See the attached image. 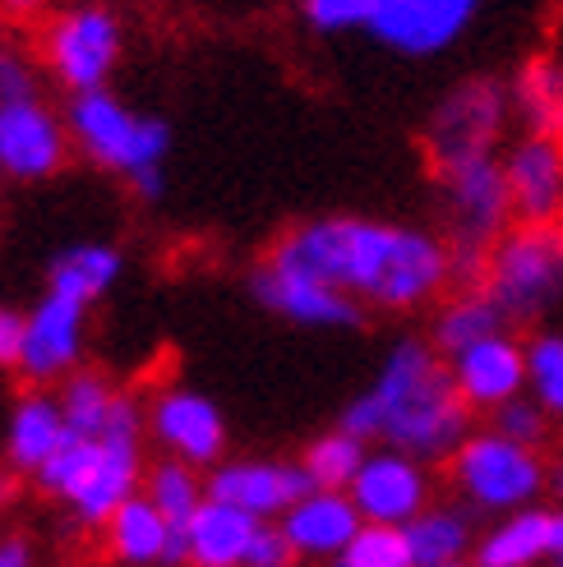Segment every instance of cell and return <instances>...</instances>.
<instances>
[{
  "label": "cell",
  "mask_w": 563,
  "mask_h": 567,
  "mask_svg": "<svg viewBox=\"0 0 563 567\" xmlns=\"http://www.w3.org/2000/svg\"><path fill=\"white\" fill-rule=\"evenodd\" d=\"M503 309L494 305V296L481 287V291H467L462 300H453L439 315V323H434V351H443L448 360H453L458 351H467V347H475V342H485V337H494V332H503Z\"/></svg>",
  "instance_id": "484cf974"
},
{
  "label": "cell",
  "mask_w": 563,
  "mask_h": 567,
  "mask_svg": "<svg viewBox=\"0 0 563 567\" xmlns=\"http://www.w3.org/2000/svg\"><path fill=\"white\" fill-rule=\"evenodd\" d=\"M14 494H19V471L6 462V466H0V507H6Z\"/></svg>",
  "instance_id": "60d3db41"
},
{
  "label": "cell",
  "mask_w": 563,
  "mask_h": 567,
  "mask_svg": "<svg viewBox=\"0 0 563 567\" xmlns=\"http://www.w3.org/2000/svg\"><path fill=\"white\" fill-rule=\"evenodd\" d=\"M448 466H453L458 494L481 513H518L550 489V462L541 457V447H526L499 430L467 434Z\"/></svg>",
  "instance_id": "3957f363"
},
{
  "label": "cell",
  "mask_w": 563,
  "mask_h": 567,
  "mask_svg": "<svg viewBox=\"0 0 563 567\" xmlns=\"http://www.w3.org/2000/svg\"><path fill=\"white\" fill-rule=\"evenodd\" d=\"M0 567H33L28 540H0Z\"/></svg>",
  "instance_id": "74e56055"
},
{
  "label": "cell",
  "mask_w": 563,
  "mask_h": 567,
  "mask_svg": "<svg viewBox=\"0 0 563 567\" xmlns=\"http://www.w3.org/2000/svg\"><path fill=\"white\" fill-rule=\"evenodd\" d=\"M351 503L360 522L375 526H407L411 517H420L430 507V471L411 452H370L360 462L356 480H351Z\"/></svg>",
  "instance_id": "30bf717a"
},
{
  "label": "cell",
  "mask_w": 563,
  "mask_h": 567,
  "mask_svg": "<svg viewBox=\"0 0 563 567\" xmlns=\"http://www.w3.org/2000/svg\"><path fill=\"white\" fill-rule=\"evenodd\" d=\"M309 489H315V480L305 475V466H291V462H227V466H213L208 475V498L232 503L259 522L282 517Z\"/></svg>",
  "instance_id": "4fadbf2b"
},
{
  "label": "cell",
  "mask_w": 563,
  "mask_h": 567,
  "mask_svg": "<svg viewBox=\"0 0 563 567\" xmlns=\"http://www.w3.org/2000/svg\"><path fill=\"white\" fill-rule=\"evenodd\" d=\"M70 424L61 411V396H47V392H28L19 396V406L10 411V430H6V462L19 475H38L51 452L65 443Z\"/></svg>",
  "instance_id": "44dd1931"
},
{
  "label": "cell",
  "mask_w": 563,
  "mask_h": 567,
  "mask_svg": "<svg viewBox=\"0 0 563 567\" xmlns=\"http://www.w3.org/2000/svg\"><path fill=\"white\" fill-rule=\"evenodd\" d=\"M277 526L287 530V540L300 558H337L365 522H360L347 489H309L305 498H296L287 513H282Z\"/></svg>",
  "instance_id": "ac0fdd59"
},
{
  "label": "cell",
  "mask_w": 563,
  "mask_h": 567,
  "mask_svg": "<svg viewBox=\"0 0 563 567\" xmlns=\"http://www.w3.org/2000/svg\"><path fill=\"white\" fill-rule=\"evenodd\" d=\"M116 396H121V392L111 388L102 374H89V370L70 374V379H65V388H61V411H65L70 434L102 439L111 411H116Z\"/></svg>",
  "instance_id": "f1b7e54d"
},
{
  "label": "cell",
  "mask_w": 563,
  "mask_h": 567,
  "mask_svg": "<svg viewBox=\"0 0 563 567\" xmlns=\"http://www.w3.org/2000/svg\"><path fill=\"white\" fill-rule=\"evenodd\" d=\"M332 567H416L411 563V545L402 526H375L365 522L351 545L332 558Z\"/></svg>",
  "instance_id": "1f68e13d"
},
{
  "label": "cell",
  "mask_w": 563,
  "mask_h": 567,
  "mask_svg": "<svg viewBox=\"0 0 563 567\" xmlns=\"http://www.w3.org/2000/svg\"><path fill=\"white\" fill-rule=\"evenodd\" d=\"M550 489H554V494L563 498V457H559V462L550 466Z\"/></svg>",
  "instance_id": "b9f144b4"
},
{
  "label": "cell",
  "mask_w": 563,
  "mask_h": 567,
  "mask_svg": "<svg viewBox=\"0 0 563 567\" xmlns=\"http://www.w3.org/2000/svg\"><path fill=\"white\" fill-rule=\"evenodd\" d=\"M106 558L125 567H166V545H172V522H166L149 494H134L121 503L111 522L102 526Z\"/></svg>",
  "instance_id": "7402d4cb"
},
{
  "label": "cell",
  "mask_w": 563,
  "mask_h": 567,
  "mask_svg": "<svg viewBox=\"0 0 563 567\" xmlns=\"http://www.w3.org/2000/svg\"><path fill=\"white\" fill-rule=\"evenodd\" d=\"M485 291L503 319H536L563 296V217L522 221L499 240L485 264Z\"/></svg>",
  "instance_id": "277c9868"
},
{
  "label": "cell",
  "mask_w": 563,
  "mask_h": 567,
  "mask_svg": "<svg viewBox=\"0 0 563 567\" xmlns=\"http://www.w3.org/2000/svg\"><path fill=\"white\" fill-rule=\"evenodd\" d=\"M365 457H370V452H365V439H356L347 430H332L305 447L300 466L309 480H315V489H351V480H356Z\"/></svg>",
  "instance_id": "f546056e"
},
{
  "label": "cell",
  "mask_w": 563,
  "mask_h": 567,
  "mask_svg": "<svg viewBox=\"0 0 563 567\" xmlns=\"http://www.w3.org/2000/svg\"><path fill=\"white\" fill-rule=\"evenodd\" d=\"M550 558L563 567V507H559V513L550 517Z\"/></svg>",
  "instance_id": "ab89813d"
},
{
  "label": "cell",
  "mask_w": 563,
  "mask_h": 567,
  "mask_svg": "<svg viewBox=\"0 0 563 567\" xmlns=\"http://www.w3.org/2000/svg\"><path fill=\"white\" fill-rule=\"evenodd\" d=\"M42 51H47V65L55 70V79L70 83L74 93H93L106 83L111 65L121 61V23L98 6L65 10L47 28Z\"/></svg>",
  "instance_id": "ba28073f"
},
{
  "label": "cell",
  "mask_w": 563,
  "mask_h": 567,
  "mask_svg": "<svg viewBox=\"0 0 563 567\" xmlns=\"http://www.w3.org/2000/svg\"><path fill=\"white\" fill-rule=\"evenodd\" d=\"M509 176L513 217L522 221H559L563 217V144L531 134L503 166Z\"/></svg>",
  "instance_id": "d6986e66"
},
{
  "label": "cell",
  "mask_w": 563,
  "mask_h": 567,
  "mask_svg": "<svg viewBox=\"0 0 563 567\" xmlns=\"http://www.w3.org/2000/svg\"><path fill=\"white\" fill-rule=\"evenodd\" d=\"M550 517L554 513L545 507L503 513V522L475 540V567H536L541 558H550Z\"/></svg>",
  "instance_id": "603a6c76"
},
{
  "label": "cell",
  "mask_w": 563,
  "mask_h": 567,
  "mask_svg": "<svg viewBox=\"0 0 563 567\" xmlns=\"http://www.w3.org/2000/svg\"><path fill=\"white\" fill-rule=\"evenodd\" d=\"M526 396H536L550 420H563V332H541L526 347Z\"/></svg>",
  "instance_id": "4dcf8cb0"
},
{
  "label": "cell",
  "mask_w": 563,
  "mask_h": 567,
  "mask_svg": "<svg viewBox=\"0 0 563 567\" xmlns=\"http://www.w3.org/2000/svg\"><path fill=\"white\" fill-rule=\"evenodd\" d=\"M259 526L264 522L240 513V507L204 498L199 513L190 517V567H245Z\"/></svg>",
  "instance_id": "ffe728a7"
},
{
  "label": "cell",
  "mask_w": 563,
  "mask_h": 567,
  "mask_svg": "<svg viewBox=\"0 0 563 567\" xmlns=\"http://www.w3.org/2000/svg\"><path fill=\"white\" fill-rule=\"evenodd\" d=\"M47 10V0H0V14H10V19H33Z\"/></svg>",
  "instance_id": "f35d334b"
},
{
  "label": "cell",
  "mask_w": 563,
  "mask_h": 567,
  "mask_svg": "<svg viewBox=\"0 0 563 567\" xmlns=\"http://www.w3.org/2000/svg\"><path fill=\"white\" fill-rule=\"evenodd\" d=\"M471 406L453 383V370L426 342H402L383 360L379 379L342 411V430L356 439H383L420 462L453 457L467 439Z\"/></svg>",
  "instance_id": "7a4b0ae2"
},
{
  "label": "cell",
  "mask_w": 563,
  "mask_h": 567,
  "mask_svg": "<svg viewBox=\"0 0 563 567\" xmlns=\"http://www.w3.org/2000/svg\"><path fill=\"white\" fill-rule=\"evenodd\" d=\"M494 430L526 443V447H541L550 439V415H545V406L536 402V396H513V402H503L494 411Z\"/></svg>",
  "instance_id": "d6a6232c"
},
{
  "label": "cell",
  "mask_w": 563,
  "mask_h": 567,
  "mask_svg": "<svg viewBox=\"0 0 563 567\" xmlns=\"http://www.w3.org/2000/svg\"><path fill=\"white\" fill-rule=\"evenodd\" d=\"M83 355V305L65 296H47L23 323V355L19 370L28 383H51L70 379Z\"/></svg>",
  "instance_id": "5bb4252c"
},
{
  "label": "cell",
  "mask_w": 563,
  "mask_h": 567,
  "mask_svg": "<svg viewBox=\"0 0 563 567\" xmlns=\"http://www.w3.org/2000/svg\"><path fill=\"white\" fill-rule=\"evenodd\" d=\"M116 277H121V254L116 249H106V245H79V249H65L61 259L51 264V296H65L74 305H89Z\"/></svg>",
  "instance_id": "d4e9b609"
},
{
  "label": "cell",
  "mask_w": 563,
  "mask_h": 567,
  "mask_svg": "<svg viewBox=\"0 0 563 567\" xmlns=\"http://www.w3.org/2000/svg\"><path fill=\"white\" fill-rule=\"evenodd\" d=\"M402 530H407L416 567H462V558L475 549L471 522L458 507H426V513L411 517Z\"/></svg>",
  "instance_id": "cb8c5ba5"
},
{
  "label": "cell",
  "mask_w": 563,
  "mask_h": 567,
  "mask_svg": "<svg viewBox=\"0 0 563 567\" xmlns=\"http://www.w3.org/2000/svg\"><path fill=\"white\" fill-rule=\"evenodd\" d=\"M499 125H503V93L485 79H471L462 89H453L430 121V134H426V148H430V162H434V176L448 172L458 162H471V157H485L490 144L499 138Z\"/></svg>",
  "instance_id": "9c48e42d"
},
{
  "label": "cell",
  "mask_w": 563,
  "mask_h": 567,
  "mask_svg": "<svg viewBox=\"0 0 563 567\" xmlns=\"http://www.w3.org/2000/svg\"><path fill=\"white\" fill-rule=\"evenodd\" d=\"M61 162H65V130L38 97L0 106V166L14 181L55 176Z\"/></svg>",
  "instance_id": "9a60e30c"
},
{
  "label": "cell",
  "mask_w": 563,
  "mask_h": 567,
  "mask_svg": "<svg viewBox=\"0 0 563 567\" xmlns=\"http://www.w3.org/2000/svg\"><path fill=\"white\" fill-rule=\"evenodd\" d=\"M144 411H139L134 396H116V411H111L106 430L98 439L93 466L79 480V489L65 498V507L74 513L79 526H106L111 513L121 503H130L139 494V480H144V457H139V439H144Z\"/></svg>",
  "instance_id": "8992f818"
},
{
  "label": "cell",
  "mask_w": 563,
  "mask_h": 567,
  "mask_svg": "<svg viewBox=\"0 0 563 567\" xmlns=\"http://www.w3.org/2000/svg\"><path fill=\"white\" fill-rule=\"evenodd\" d=\"M70 134L83 144L98 166L111 172H162V157L172 148V130L153 116H134L130 106H121L111 93H74L70 102Z\"/></svg>",
  "instance_id": "5b68a950"
},
{
  "label": "cell",
  "mask_w": 563,
  "mask_h": 567,
  "mask_svg": "<svg viewBox=\"0 0 563 567\" xmlns=\"http://www.w3.org/2000/svg\"><path fill=\"white\" fill-rule=\"evenodd\" d=\"M443 194H448V213H453V231H458V272L462 277H481L485 281V249L499 240V231L513 217V198H509V176L503 166L485 153L439 172Z\"/></svg>",
  "instance_id": "52a82bcc"
},
{
  "label": "cell",
  "mask_w": 563,
  "mask_h": 567,
  "mask_svg": "<svg viewBox=\"0 0 563 567\" xmlns=\"http://www.w3.org/2000/svg\"><path fill=\"white\" fill-rule=\"evenodd\" d=\"M268 264L319 277L337 291L365 296L388 309H411L430 300L448 281L453 254L434 236L402 231V226H383V221L337 217L287 231L268 249Z\"/></svg>",
  "instance_id": "6da1fadb"
},
{
  "label": "cell",
  "mask_w": 563,
  "mask_h": 567,
  "mask_svg": "<svg viewBox=\"0 0 563 567\" xmlns=\"http://www.w3.org/2000/svg\"><path fill=\"white\" fill-rule=\"evenodd\" d=\"M296 558H300V554L291 549L287 530L273 526V522H264V526H259V535H255V545H249L245 567H296Z\"/></svg>",
  "instance_id": "e575fe53"
},
{
  "label": "cell",
  "mask_w": 563,
  "mask_h": 567,
  "mask_svg": "<svg viewBox=\"0 0 563 567\" xmlns=\"http://www.w3.org/2000/svg\"><path fill=\"white\" fill-rule=\"evenodd\" d=\"M23 315L14 309H0V364H14L19 370V355H23Z\"/></svg>",
  "instance_id": "8d00e7d4"
},
{
  "label": "cell",
  "mask_w": 563,
  "mask_h": 567,
  "mask_svg": "<svg viewBox=\"0 0 563 567\" xmlns=\"http://www.w3.org/2000/svg\"><path fill=\"white\" fill-rule=\"evenodd\" d=\"M33 97V65L14 47H0V106Z\"/></svg>",
  "instance_id": "d590c367"
},
{
  "label": "cell",
  "mask_w": 563,
  "mask_h": 567,
  "mask_svg": "<svg viewBox=\"0 0 563 567\" xmlns=\"http://www.w3.org/2000/svg\"><path fill=\"white\" fill-rule=\"evenodd\" d=\"M379 0H309L305 14L324 33H347V28H370Z\"/></svg>",
  "instance_id": "836d02e7"
},
{
  "label": "cell",
  "mask_w": 563,
  "mask_h": 567,
  "mask_svg": "<svg viewBox=\"0 0 563 567\" xmlns=\"http://www.w3.org/2000/svg\"><path fill=\"white\" fill-rule=\"evenodd\" d=\"M518 106H522L531 134L563 144V65L531 61L518 79Z\"/></svg>",
  "instance_id": "4316f807"
},
{
  "label": "cell",
  "mask_w": 563,
  "mask_h": 567,
  "mask_svg": "<svg viewBox=\"0 0 563 567\" xmlns=\"http://www.w3.org/2000/svg\"><path fill=\"white\" fill-rule=\"evenodd\" d=\"M255 296L268 309H277L282 319L309 323V328H351L360 319V305L347 291L328 287L319 277L277 268V264H264V272L255 277Z\"/></svg>",
  "instance_id": "e0dca14e"
},
{
  "label": "cell",
  "mask_w": 563,
  "mask_h": 567,
  "mask_svg": "<svg viewBox=\"0 0 563 567\" xmlns=\"http://www.w3.org/2000/svg\"><path fill=\"white\" fill-rule=\"evenodd\" d=\"M149 430L176 462H190V466H217L222 447H227L222 411L204 392H190V388H166L157 396L149 406Z\"/></svg>",
  "instance_id": "8fae6325"
},
{
  "label": "cell",
  "mask_w": 563,
  "mask_h": 567,
  "mask_svg": "<svg viewBox=\"0 0 563 567\" xmlns=\"http://www.w3.org/2000/svg\"><path fill=\"white\" fill-rule=\"evenodd\" d=\"M144 494L153 498V507H157V513L172 522V526H190V517L199 513V503L208 498V485H204L199 475H194L190 462L166 457V462H157V466L149 471Z\"/></svg>",
  "instance_id": "83f0119b"
},
{
  "label": "cell",
  "mask_w": 563,
  "mask_h": 567,
  "mask_svg": "<svg viewBox=\"0 0 563 567\" xmlns=\"http://www.w3.org/2000/svg\"><path fill=\"white\" fill-rule=\"evenodd\" d=\"M481 0H379L370 33L402 55H434L462 38Z\"/></svg>",
  "instance_id": "7c38bea8"
},
{
  "label": "cell",
  "mask_w": 563,
  "mask_h": 567,
  "mask_svg": "<svg viewBox=\"0 0 563 567\" xmlns=\"http://www.w3.org/2000/svg\"><path fill=\"white\" fill-rule=\"evenodd\" d=\"M448 370H453V383L471 411H499L503 402H513L526 388V347L494 332L485 342L458 351Z\"/></svg>",
  "instance_id": "2e32d148"
}]
</instances>
